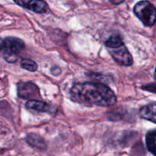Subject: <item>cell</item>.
Returning <instances> with one entry per match:
<instances>
[{
  "label": "cell",
  "instance_id": "6",
  "mask_svg": "<svg viewBox=\"0 0 156 156\" xmlns=\"http://www.w3.org/2000/svg\"><path fill=\"white\" fill-rule=\"evenodd\" d=\"M25 107L27 109L33 110L37 112L49 113L50 114H54L56 113V109L52 105L45 102L37 100H30L26 103Z\"/></svg>",
  "mask_w": 156,
  "mask_h": 156
},
{
  "label": "cell",
  "instance_id": "7",
  "mask_svg": "<svg viewBox=\"0 0 156 156\" xmlns=\"http://www.w3.org/2000/svg\"><path fill=\"white\" fill-rule=\"evenodd\" d=\"M18 95L23 98H29L39 95L38 88L30 82H23L18 85Z\"/></svg>",
  "mask_w": 156,
  "mask_h": 156
},
{
  "label": "cell",
  "instance_id": "15",
  "mask_svg": "<svg viewBox=\"0 0 156 156\" xmlns=\"http://www.w3.org/2000/svg\"><path fill=\"white\" fill-rule=\"evenodd\" d=\"M2 47H3V40L2 38H0V52L1 50H2Z\"/></svg>",
  "mask_w": 156,
  "mask_h": 156
},
{
  "label": "cell",
  "instance_id": "14",
  "mask_svg": "<svg viewBox=\"0 0 156 156\" xmlns=\"http://www.w3.org/2000/svg\"><path fill=\"white\" fill-rule=\"evenodd\" d=\"M111 2V3H112V4L114 5H119L120 4V3H123V1H118V2H114V1H110Z\"/></svg>",
  "mask_w": 156,
  "mask_h": 156
},
{
  "label": "cell",
  "instance_id": "3",
  "mask_svg": "<svg viewBox=\"0 0 156 156\" xmlns=\"http://www.w3.org/2000/svg\"><path fill=\"white\" fill-rule=\"evenodd\" d=\"M136 16L143 22L145 26L152 27L156 20V10L153 5L148 1L137 2L133 8Z\"/></svg>",
  "mask_w": 156,
  "mask_h": 156
},
{
  "label": "cell",
  "instance_id": "2",
  "mask_svg": "<svg viewBox=\"0 0 156 156\" xmlns=\"http://www.w3.org/2000/svg\"><path fill=\"white\" fill-rule=\"evenodd\" d=\"M25 44L21 39L15 37H8L3 40V58L8 62H16L19 53L24 50Z\"/></svg>",
  "mask_w": 156,
  "mask_h": 156
},
{
  "label": "cell",
  "instance_id": "11",
  "mask_svg": "<svg viewBox=\"0 0 156 156\" xmlns=\"http://www.w3.org/2000/svg\"><path fill=\"white\" fill-rule=\"evenodd\" d=\"M105 45L108 49H116L124 45L121 37L119 34H113L105 41Z\"/></svg>",
  "mask_w": 156,
  "mask_h": 156
},
{
  "label": "cell",
  "instance_id": "10",
  "mask_svg": "<svg viewBox=\"0 0 156 156\" xmlns=\"http://www.w3.org/2000/svg\"><path fill=\"white\" fill-rule=\"evenodd\" d=\"M155 140H156V133L155 129L149 131L146 136V143L147 149L152 154L155 155Z\"/></svg>",
  "mask_w": 156,
  "mask_h": 156
},
{
  "label": "cell",
  "instance_id": "1",
  "mask_svg": "<svg viewBox=\"0 0 156 156\" xmlns=\"http://www.w3.org/2000/svg\"><path fill=\"white\" fill-rule=\"evenodd\" d=\"M73 101L87 106L111 107L117 102L113 90L107 85L95 82H83L73 85L70 89Z\"/></svg>",
  "mask_w": 156,
  "mask_h": 156
},
{
  "label": "cell",
  "instance_id": "13",
  "mask_svg": "<svg viewBox=\"0 0 156 156\" xmlns=\"http://www.w3.org/2000/svg\"><path fill=\"white\" fill-rule=\"evenodd\" d=\"M50 71H51L52 75H53L55 76H57L61 73V69L59 68V67H53Z\"/></svg>",
  "mask_w": 156,
  "mask_h": 156
},
{
  "label": "cell",
  "instance_id": "9",
  "mask_svg": "<svg viewBox=\"0 0 156 156\" xmlns=\"http://www.w3.org/2000/svg\"><path fill=\"white\" fill-rule=\"evenodd\" d=\"M26 142L30 146L37 148V149L44 150L47 148V145H46V143L44 140V139L41 136L37 135V134L29 133L26 136Z\"/></svg>",
  "mask_w": 156,
  "mask_h": 156
},
{
  "label": "cell",
  "instance_id": "8",
  "mask_svg": "<svg viewBox=\"0 0 156 156\" xmlns=\"http://www.w3.org/2000/svg\"><path fill=\"white\" fill-rule=\"evenodd\" d=\"M155 111H156V105L155 103L149 104L146 106L143 107L140 111V115L142 118L146 119L149 120L152 123H156L155 118Z\"/></svg>",
  "mask_w": 156,
  "mask_h": 156
},
{
  "label": "cell",
  "instance_id": "4",
  "mask_svg": "<svg viewBox=\"0 0 156 156\" xmlns=\"http://www.w3.org/2000/svg\"><path fill=\"white\" fill-rule=\"evenodd\" d=\"M109 53L113 59L121 66H129L133 62L132 55L129 52L125 45L116 49H108Z\"/></svg>",
  "mask_w": 156,
  "mask_h": 156
},
{
  "label": "cell",
  "instance_id": "5",
  "mask_svg": "<svg viewBox=\"0 0 156 156\" xmlns=\"http://www.w3.org/2000/svg\"><path fill=\"white\" fill-rule=\"evenodd\" d=\"M15 2L21 7L32 11L35 13L44 14L48 11L47 2L41 0H16Z\"/></svg>",
  "mask_w": 156,
  "mask_h": 156
},
{
  "label": "cell",
  "instance_id": "12",
  "mask_svg": "<svg viewBox=\"0 0 156 156\" xmlns=\"http://www.w3.org/2000/svg\"><path fill=\"white\" fill-rule=\"evenodd\" d=\"M21 66L29 72H35L37 70V64L30 59H21Z\"/></svg>",
  "mask_w": 156,
  "mask_h": 156
}]
</instances>
